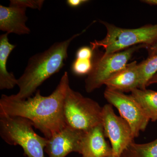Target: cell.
<instances>
[{"instance_id": "cell-17", "label": "cell", "mask_w": 157, "mask_h": 157, "mask_svg": "<svg viewBox=\"0 0 157 157\" xmlns=\"http://www.w3.org/2000/svg\"><path fill=\"white\" fill-rule=\"evenodd\" d=\"M93 67V63L91 59H76L72 64L71 70L75 75L83 76L88 75Z\"/></svg>"}, {"instance_id": "cell-22", "label": "cell", "mask_w": 157, "mask_h": 157, "mask_svg": "<svg viewBox=\"0 0 157 157\" xmlns=\"http://www.w3.org/2000/svg\"><path fill=\"white\" fill-rule=\"evenodd\" d=\"M141 2L151 6H157V0H143Z\"/></svg>"}, {"instance_id": "cell-14", "label": "cell", "mask_w": 157, "mask_h": 157, "mask_svg": "<svg viewBox=\"0 0 157 157\" xmlns=\"http://www.w3.org/2000/svg\"><path fill=\"white\" fill-rule=\"evenodd\" d=\"M131 95L139 104L144 112L152 121H157V91L137 88Z\"/></svg>"}, {"instance_id": "cell-23", "label": "cell", "mask_w": 157, "mask_h": 157, "mask_svg": "<svg viewBox=\"0 0 157 157\" xmlns=\"http://www.w3.org/2000/svg\"><path fill=\"white\" fill-rule=\"evenodd\" d=\"M155 83H157V73L155 74L153 77L148 82L147 86H148L150 85L155 84Z\"/></svg>"}, {"instance_id": "cell-19", "label": "cell", "mask_w": 157, "mask_h": 157, "mask_svg": "<svg viewBox=\"0 0 157 157\" xmlns=\"http://www.w3.org/2000/svg\"><path fill=\"white\" fill-rule=\"evenodd\" d=\"M92 48L84 46L79 48L76 53V59H91L93 56Z\"/></svg>"}, {"instance_id": "cell-2", "label": "cell", "mask_w": 157, "mask_h": 157, "mask_svg": "<svg viewBox=\"0 0 157 157\" xmlns=\"http://www.w3.org/2000/svg\"><path fill=\"white\" fill-rule=\"evenodd\" d=\"M86 30L67 40L54 43L47 50L31 57L24 72L17 78L19 91L15 97L20 99L32 97L46 79L61 70L67 58L70 43Z\"/></svg>"}, {"instance_id": "cell-13", "label": "cell", "mask_w": 157, "mask_h": 157, "mask_svg": "<svg viewBox=\"0 0 157 157\" xmlns=\"http://www.w3.org/2000/svg\"><path fill=\"white\" fill-rule=\"evenodd\" d=\"M6 33L0 36V89L11 90L17 85V79L12 73L7 70V62L10 53L15 48L8 39Z\"/></svg>"}, {"instance_id": "cell-1", "label": "cell", "mask_w": 157, "mask_h": 157, "mask_svg": "<svg viewBox=\"0 0 157 157\" xmlns=\"http://www.w3.org/2000/svg\"><path fill=\"white\" fill-rule=\"evenodd\" d=\"M69 85L68 73L65 72L56 89L50 95H42L39 90L35 95L25 99L14 95H2L0 114L25 118L33 123L47 139L67 126L64 103Z\"/></svg>"}, {"instance_id": "cell-15", "label": "cell", "mask_w": 157, "mask_h": 157, "mask_svg": "<svg viewBox=\"0 0 157 157\" xmlns=\"http://www.w3.org/2000/svg\"><path fill=\"white\" fill-rule=\"evenodd\" d=\"M121 157H157V139L144 144L132 142Z\"/></svg>"}, {"instance_id": "cell-5", "label": "cell", "mask_w": 157, "mask_h": 157, "mask_svg": "<svg viewBox=\"0 0 157 157\" xmlns=\"http://www.w3.org/2000/svg\"><path fill=\"white\" fill-rule=\"evenodd\" d=\"M102 107L98 102L68 87L64 103L67 126L86 132L102 123Z\"/></svg>"}, {"instance_id": "cell-7", "label": "cell", "mask_w": 157, "mask_h": 157, "mask_svg": "<svg viewBox=\"0 0 157 157\" xmlns=\"http://www.w3.org/2000/svg\"><path fill=\"white\" fill-rule=\"evenodd\" d=\"M113 107L108 104L102 107V124L105 137L111 144L113 155L121 157L135 138L129 124L121 117L116 114Z\"/></svg>"}, {"instance_id": "cell-9", "label": "cell", "mask_w": 157, "mask_h": 157, "mask_svg": "<svg viewBox=\"0 0 157 157\" xmlns=\"http://www.w3.org/2000/svg\"><path fill=\"white\" fill-rule=\"evenodd\" d=\"M84 132L67 126L48 139L45 151L49 157H66L73 152L80 154Z\"/></svg>"}, {"instance_id": "cell-8", "label": "cell", "mask_w": 157, "mask_h": 157, "mask_svg": "<svg viewBox=\"0 0 157 157\" xmlns=\"http://www.w3.org/2000/svg\"><path fill=\"white\" fill-rule=\"evenodd\" d=\"M104 97L129 124L135 138L139 136L140 132L145 131L150 120L131 95L106 88Z\"/></svg>"}, {"instance_id": "cell-10", "label": "cell", "mask_w": 157, "mask_h": 157, "mask_svg": "<svg viewBox=\"0 0 157 157\" xmlns=\"http://www.w3.org/2000/svg\"><path fill=\"white\" fill-rule=\"evenodd\" d=\"M105 137L102 123L85 132L82 140L80 154L82 157H107L112 155V147Z\"/></svg>"}, {"instance_id": "cell-3", "label": "cell", "mask_w": 157, "mask_h": 157, "mask_svg": "<svg viewBox=\"0 0 157 157\" xmlns=\"http://www.w3.org/2000/svg\"><path fill=\"white\" fill-rule=\"evenodd\" d=\"M33 123L25 118L0 114V136L10 145H19L28 157H45L48 139L34 131Z\"/></svg>"}, {"instance_id": "cell-24", "label": "cell", "mask_w": 157, "mask_h": 157, "mask_svg": "<svg viewBox=\"0 0 157 157\" xmlns=\"http://www.w3.org/2000/svg\"><path fill=\"white\" fill-rule=\"evenodd\" d=\"M114 157V156H113V155H111V156H108V157Z\"/></svg>"}, {"instance_id": "cell-16", "label": "cell", "mask_w": 157, "mask_h": 157, "mask_svg": "<svg viewBox=\"0 0 157 157\" xmlns=\"http://www.w3.org/2000/svg\"><path fill=\"white\" fill-rule=\"evenodd\" d=\"M138 67L140 77L139 89H146L148 82L157 73V55L148 57L138 64Z\"/></svg>"}, {"instance_id": "cell-20", "label": "cell", "mask_w": 157, "mask_h": 157, "mask_svg": "<svg viewBox=\"0 0 157 157\" xmlns=\"http://www.w3.org/2000/svg\"><path fill=\"white\" fill-rule=\"evenodd\" d=\"M88 2L87 0H67V3L70 7L76 8Z\"/></svg>"}, {"instance_id": "cell-21", "label": "cell", "mask_w": 157, "mask_h": 157, "mask_svg": "<svg viewBox=\"0 0 157 157\" xmlns=\"http://www.w3.org/2000/svg\"><path fill=\"white\" fill-rule=\"evenodd\" d=\"M149 57L157 55V41L154 44L148 48Z\"/></svg>"}, {"instance_id": "cell-11", "label": "cell", "mask_w": 157, "mask_h": 157, "mask_svg": "<svg viewBox=\"0 0 157 157\" xmlns=\"http://www.w3.org/2000/svg\"><path fill=\"white\" fill-rule=\"evenodd\" d=\"M25 8L17 6H0V30L8 34L18 35L30 33L26 25L28 17Z\"/></svg>"}, {"instance_id": "cell-12", "label": "cell", "mask_w": 157, "mask_h": 157, "mask_svg": "<svg viewBox=\"0 0 157 157\" xmlns=\"http://www.w3.org/2000/svg\"><path fill=\"white\" fill-rule=\"evenodd\" d=\"M140 74L138 64L134 61L128 63L113 74L104 83L107 89L121 92H132L139 88Z\"/></svg>"}, {"instance_id": "cell-4", "label": "cell", "mask_w": 157, "mask_h": 157, "mask_svg": "<svg viewBox=\"0 0 157 157\" xmlns=\"http://www.w3.org/2000/svg\"><path fill=\"white\" fill-rule=\"evenodd\" d=\"M107 29V35L101 40L91 42L93 50L102 47L104 55L119 52L136 45L150 47L157 41V24L148 25L139 28L123 29L100 21Z\"/></svg>"}, {"instance_id": "cell-6", "label": "cell", "mask_w": 157, "mask_h": 157, "mask_svg": "<svg viewBox=\"0 0 157 157\" xmlns=\"http://www.w3.org/2000/svg\"><path fill=\"white\" fill-rule=\"evenodd\" d=\"M142 47L143 45L133 46L126 49L101 56L93 63L91 71L85 81V88L87 93L92 92L101 87L113 74L121 70L128 64L133 54Z\"/></svg>"}, {"instance_id": "cell-18", "label": "cell", "mask_w": 157, "mask_h": 157, "mask_svg": "<svg viewBox=\"0 0 157 157\" xmlns=\"http://www.w3.org/2000/svg\"><path fill=\"white\" fill-rule=\"evenodd\" d=\"M44 2L43 0H11L9 6L22 7L26 9L30 8L40 10Z\"/></svg>"}]
</instances>
